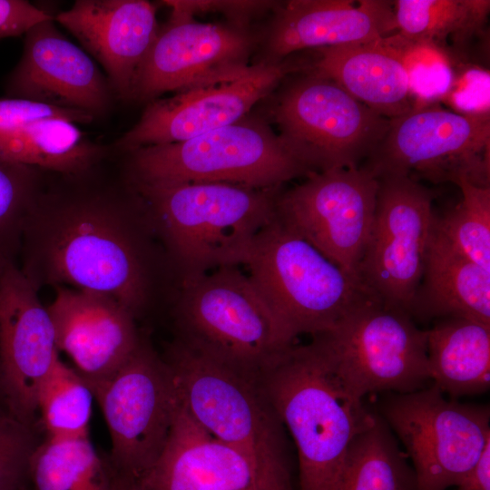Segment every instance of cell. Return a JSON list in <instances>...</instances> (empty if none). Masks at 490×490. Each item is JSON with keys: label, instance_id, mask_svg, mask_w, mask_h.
I'll return each instance as SVG.
<instances>
[{"label": "cell", "instance_id": "obj_1", "mask_svg": "<svg viewBox=\"0 0 490 490\" xmlns=\"http://www.w3.org/2000/svg\"><path fill=\"white\" fill-rule=\"evenodd\" d=\"M151 237L135 194L40 191L24 222L18 267L38 289L100 293L136 318L152 297Z\"/></svg>", "mask_w": 490, "mask_h": 490}, {"label": "cell", "instance_id": "obj_2", "mask_svg": "<svg viewBox=\"0 0 490 490\" xmlns=\"http://www.w3.org/2000/svg\"><path fill=\"white\" fill-rule=\"evenodd\" d=\"M154 237L184 276L241 265L277 215L278 189L221 182L132 183Z\"/></svg>", "mask_w": 490, "mask_h": 490}, {"label": "cell", "instance_id": "obj_3", "mask_svg": "<svg viewBox=\"0 0 490 490\" xmlns=\"http://www.w3.org/2000/svg\"><path fill=\"white\" fill-rule=\"evenodd\" d=\"M180 403L214 437L240 453L269 490H297L283 424L256 374L178 339L164 358Z\"/></svg>", "mask_w": 490, "mask_h": 490}, {"label": "cell", "instance_id": "obj_4", "mask_svg": "<svg viewBox=\"0 0 490 490\" xmlns=\"http://www.w3.org/2000/svg\"><path fill=\"white\" fill-rule=\"evenodd\" d=\"M256 375L296 445L298 490H340L350 443L374 413L338 392L315 338L291 345Z\"/></svg>", "mask_w": 490, "mask_h": 490}, {"label": "cell", "instance_id": "obj_5", "mask_svg": "<svg viewBox=\"0 0 490 490\" xmlns=\"http://www.w3.org/2000/svg\"><path fill=\"white\" fill-rule=\"evenodd\" d=\"M241 265L293 341L328 331L372 298L277 215L254 237Z\"/></svg>", "mask_w": 490, "mask_h": 490}, {"label": "cell", "instance_id": "obj_6", "mask_svg": "<svg viewBox=\"0 0 490 490\" xmlns=\"http://www.w3.org/2000/svg\"><path fill=\"white\" fill-rule=\"evenodd\" d=\"M338 392L352 403L371 393H411L430 380L427 330L374 298L355 306L331 329L313 336Z\"/></svg>", "mask_w": 490, "mask_h": 490}, {"label": "cell", "instance_id": "obj_7", "mask_svg": "<svg viewBox=\"0 0 490 490\" xmlns=\"http://www.w3.org/2000/svg\"><path fill=\"white\" fill-rule=\"evenodd\" d=\"M130 153L132 183L221 182L279 189L310 172L265 121L248 117L187 141Z\"/></svg>", "mask_w": 490, "mask_h": 490}, {"label": "cell", "instance_id": "obj_8", "mask_svg": "<svg viewBox=\"0 0 490 490\" xmlns=\"http://www.w3.org/2000/svg\"><path fill=\"white\" fill-rule=\"evenodd\" d=\"M175 316L181 340L254 374L294 344L249 276L237 267L184 276Z\"/></svg>", "mask_w": 490, "mask_h": 490}, {"label": "cell", "instance_id": "obj_9", "mask_svg": "<svg viewBox=\"0 0 490 490\" xmlns=\"http://www.w3.org/2000/svg\"><path fill=\"white\" fill-rule=\"evenodd\" d=\"M270 114L285 145L310 172L358 168L389 125L335 82L310 72L284 87Z\"/></svg>", "mask_w": 490, "mask_h": 490}, {"label": "cell", "instance_id": "obj_10", "mask_svg": "<svg viewBox=\"0 0 490 490\" xmlns=\"http://www.w3.org/2000/svg\"><path fill=\"white\" fill-rule=\"evenodd\" d=\"M375 178L407 176L489 186L490 114L460 113L436 103L389 119L383 140L363 166Z\"/></svg>", "mask_w": 490, "mask_h": 490}, {"label": "cell", "instance_id": "obj_11", "mask_svg": "<svg viewBox=\"0 0 490 490\" xmlns=\"http://www.w3.org/2000/svg\"><path fill=\"white\" fill-rule=\"evenodd\" d=\"M87 385L108 426L115 480L132 482L154 464L169 438L179 403L172 372L142 338L115 372Z\"/></svg>", "mask_w": 490, "mask_h": 490}, {"label": "cell", "instance_id": "obj_12", "mask_svg": "<svg viewBox=\"0 0 490 490\" xmlns=\"http://www.w3.org/2000/svg\"><path fill=\"white\" fill-rule=\"evenodd\" d=\"M379 411L412 460L415 490L456 486L490 443L489 407L446 399L433 384L388 394Z\"/></svg>", "mask_w": 490, "mask_h": 490}, {"label": "cell", "instance_id": "obj_13", "mask_svg": "<svg viewBox=\"0 0 490 490\" xmlns=\"http://www.w3.org/2000/svg\"><path fill=\"white\" fill-rule=\"evenodd\" d=\"M377 181L373 225L358 277L372 298L410 316L436 218L433 195L407 176Z\"/></svg>", "mask_w": 490, "mask_h": 490}, {"label": "cell", "instance_id": "obj_14", "mask_svg": "<svg viewBox=\"0 0 490 490\" xmlns=\"http://www.w3.org/2000/svg\"><path fill=\"white\" fill-rule=\"evenodd\" d=\"M277 199V217L349 276L370 236L378 181L363 167L310 172Z\"/></svg>", "mask_w": 490, "mask_h": 490}, {"label": "cell", "instance_id": "obj_15", "mask_svg": "<svg viewBox=\"0 0 490 490\" xmlns=\"http://www.w3.org/2000/svg\"><path fill=\"white\" fill-rule=\"evenodd\" d=\"M254 46L245 26L170 18L137 72L131 99L234 81L250 69Z\"/></svg>", "mask_w": 490, "mask_h": 490}, {"label": "cell", "instance_id": "obj_16", "mask_svg": "<svg viewBox=\"0 0 490 490\" xmlns=\"http://www.w3.org/2000/svg\"><path fill=\"white\" fill-rule=\"evenodd\" d=\"M300 64L285 59L258 63L243 76L152 101L139 121L116 142L122 151L180 142L234 123L270 95Z\"/></svg>", "mask_w": 490, "mask_h": 490}, {"label": "cell", "instance_id": "obj_17", "mask_svg": "<svg viewBox=\"0 0 490 490\" xmlns=\"http://www.w3.org/2000/svg\"><path fill=\"white\" fill-rule=\"evenodd\" d=\"M60 355L39 289L18 265L0 270V394L10 412L34 427L42 381Z\"/></svg>", "mask_w": 490, "mask_h": 490}, {"label": "cell", "instance_id": "obj_18", "mask_svg": "<svg viewBox=\"0 0 490 490\" xmlns=\"http://www.w3.org/2000/svg\"><path fill=\"white\" fill-rule=\"evenodd\" d=\"M109 86L93 59L50 19L25 34L22 57L7 81V93L95 116L109 105Z\"/></svg>", "mask_w": 490, "mask_h": 490}, {"label": "cell", "instance_id": "obj_19", "mask_svg": "<svg viewBox=\"0 0 490 490\" xmlns=\"http://www.w3.org/2000/svg\"><path fill=\"white\" fill-rule=\"evenodd\" d=\"M54 290L47 309L59 353L71 358L86 383L109 377L142 339L135 317L118 301L100 293L67 287Z\"/></svg>", "mask_w": 490, "mask_h": 490}, {"label": "cell", "instance_id": "obj_20", "mask_svg": "<svg viewBox=\"0 0 490 490\" xmlns=\"http://www.w3.org/2000/svg\"><path fill=\"white\" fill-rule=\"evenodd\" d=\"M119 490H269L237 451L200 426L178 403L167 443L154 464Z\"/></svg>", "mask_w": 490, "mask_h": 490}, {"label": "cell", "instance_id": "obj_21", "mask_svg": "<svg viewBox=\"0 0 490 490\" xmlns=\"http://www.w3.org/2000/svg\"><path fill=\"white\" fill-rule=\"evenodd\" d=\"M104 68L118 97L131 99L137 72L159 30L146 0H77L54 16Z\"/></svg>", "mask_w": 490, "mask_h": 490}, {"label": "cell", "instance_id": "obj_22", "mask_svg": "<svg viewBox=\"0 0 490 490\" xmlns=\"http://www.w3.org/2000/svg\"><path fill=\"white\" fill-rule=\"evenodd\" d=\"M395 30L392 1L291 0L277 9L260 63H278L304 49L375 42Z\"/></svg>", "mask_w": 490, "mask_h": 490}, {"label": "cell", "instance_id": "obj_23", "mask_svg": "<svg viewBox=\"0 0 490 490\" xmlns=\"http://www.w3.org/2000/svg\"><path fill=\"white\" fill-rule=\"evenodd\" d=\"M315 51L306 70L332 80L377 113L392 119L416 106L407 71L383 39Z\"/></svg>", "mask_w": 490, "mask_h": 490}, {"label": "cell", "instance_id": "obj_24", "mask_svg": "<svg viewBox=\"0 0 490 490\" xmlns=\"http://www.w3.org/2000/svg\"><path fill=\"white\" fill-rule=\"evenodd\" d=\"M410 316L463 318L490 326V272L456 250L435 220Z\"/></svg>", "mask_w": 490, "mask_h": 490}, {"label": "cell", "instance_id": "obj_25", "mask_svg": "<svg viewBox=\"0 0 490 490\" xmlns=\"http://www.w3.org/2000/svg\"><path fill=\"white\" fill-rule=\"evenodd\" d=\"M430 380L453 398L490 386V326L463 318H441L427 330Z\"/></svg>", "mask_w": 490, "mask_h": 490}, {"label": "cell", "instance_id": "obj_26", "mask_svg": "<svg viewBox=\"0 0 490 490\" xmlns=\"http://www.w3.org/2000/svg\"><path fill=\"white\" fill-rule=\"evenodd\" d=\"M98 156L76 123L64 118L35 121L0 137V158L67 176L89 172Z\"/></svg>", "mask_w": 490, "mask_h": 490}, {"label": "cell", "instance_id": "obj_27", "mask_svg": "<svg viewBox=\"0 0 490 490\" xmlns=\"http://www.w3.org/2000/svg\"><path fill=\"white\" fill-rule=\"evenodd\" d=\"M29 485L31 490H115V476L89 436L45 437L32 455Z\"/></svg>", "mask_w": 490, "mask_h": 490}, {"label": "cell", "instance_id": "obj_28", "mask_svg": "<svg viewBox=\"0 0 490 490\" xmlns=\"http://www.w3.org/2000/svg\"><path fill=\"white\" fill-rule=\"evenodd\" d=\"M413 468L385 420L371 421L350 443L340 490H415Z\"/></svg>", "mask_w": 490, "mask_h": 490}, {"label": "cell", "instance_id": "obj_29", "mask_svg": "<svg viewBox=\"0 0 490 490\" xmlns=\"http://www.w3.org/2000/svg\"><path fill=\"white\" fill-rule=\"evenodd\" d=\"M393 5L401 36L438 47L450 36L456 44L466 43L483 30L490 10L488 0H397Z\"/></svg>", "mask_w": 490, "mask_h": 490}, {"label": "cell", "instance_id": "obj_30", "mask_svg": "<svg viewBox=\"0 0 490 490\" xmlns=\"http://www.w3.org/2000/svg\"><path fill=\"white\" fill-rule=\"evenodd\" d=\"M93 398L83 378L58 355L37 394V415L41 416L46 437L88 436Z\"/></svg>", "mask_w": 490, "mask_h": 490}, {"label": "cell", "instance_id": "obj_31", "mask_svg": "<svg viewBox=\"0 0 490 490\" xmlns=\"http://www.w3.org/2000/svg\"><path fill=\"white\" fill-rule=\"evenodd\" d=\"M461 201L435 225L460 254L490 272V186L474 184L466 178L456 183Z\"/></svg>", "mask_w": 490, "mask_h": 490}, {"label": "cell", "instance_id": "obj_32", "mask_svg": "<svg viewBox=\"0 0 490 490\" xmlns=\"http://www.w3.org/2000/svg\"><path fill=\"white\" fill-rule=\"evenodd\" d=\"M36 171L0 158V270L18 265L24 222L40 193Z\"/></svg>", "mask_w": 490, "mask_h": 490}, {"label": "cell", "instance_id": "obj_33", "mask_svg": "<svg viewBox=\"0 0 490 490\" xmlns=\"http://www.w3.org/2000/svg\"><path fill=\"white\" fill-rule=\"evenodd\" d=\"M406 67L416 106L430 103L449 91L454 80L450 60L441 47L407 40L399 34L383 38Z\"/></svg>", "mask_w": 490, "mask_h": 490}, {"label": "cell", "instance_id": "obj_34", "mask_svg": "<svg viewBox=\"0 0 490 490\" xmlns=\"http://www.w3.org/2000/svg\"><path fill=\"white\" fill-rule=\"evenodd\" d=\"M34 427L0 399V490H29V464L36 446Z\"/></svg>", "mask_w": 490, "mask_h": 490}, {"label": "cell", "instance_id": "obj_35", "mask_svg": "<svg viewBox=\"0 0 490 490\" xmlns=\"http://www.w3.org/2000/svg\"><path fill=\"white\" fill-rule=\"evenodd\" d=\"M48 118H64L75 123H89L94 116L85 112L24 98H0V137L30 122Z\"/></svg>", "mask_w": 490, "mask_h": 490}, {"label": "cell", "instance_id": "obj_36", "mask_svg": "<svg viewBox=\"0 0 490 490\" xmlns=\"http://www.w3.org/2000/svg\"><path fill=\"white\" fill-rule=\"evenodd\" d=\"M172 8L171 18L191 19L195 13L220 11L230 15L235 24L242 25L253 14L270 5L262 1H164Z\"/></svg>", "mask_w": 490, "mask_h": 490}, {"label": "cell", "instance_id": "obj_37", "mask_svg": "<svg viewBox=\"0 0 490 490\" xmlns=\"http://www.w3.org/2000/svg\"><path fill=\"white\" fill-rule=\"evenodd\" d=\"M54 19L24 0H0V39L25 34L39 23Z\"/></svg>", "mask_w": 490, "mask_h": 490}, {"label": "cell", "instance_id": "obj_38", "mask_svg": "<svg viewBox=\"0 0 490 490\" xmlns=\"http://www.w3.org/2000/svg\"><path fill=\"white\" fill-rule=\"evenodd\" d=\"M456 486L457 490H490V443Z\"/></svg>", "mask_w": 490, "mask_h": 490}, {"label": "cell", "instance_id": "obj_39", "mask_svg": "<svg viewBox=\"0 0 490 490\" xmlns=\"http://www.w3.org/2000/svg\"><path fill=\"white\" fill-rule=\"evenodd\" d=\"M115 490H119V488H118L117 485H116V483H115Z\"/></svg>", "mask_w": 490, "mask_h": 490}, {"label": "cell", "instance_id": "obj_40", "mask_svg": "<svg viewBox=\"0 0 490 490\" xmlns=\"http://www.w3.org/2000/svg\"><path fill=\"white\" fill-rule=\"evenodd\" d=\"M0 399H2L1 394H0ZM3 400V399H2Z\"/></svg>", "mask_w": 490, "mask_h": 490}, {"label": "cell", "instance_id": "obj_41", "mask_svg": "<svg viewBox=\"0 0 490 490\" xmlns=\"http://www.w3.org/2000/svg\"><path fill=\"white\" fill-rule=\"evenodd\" d=\"M29 490H31V488Z\"/></svg>", "mask_w": 490, "mask_h": 490}]
</instances>
